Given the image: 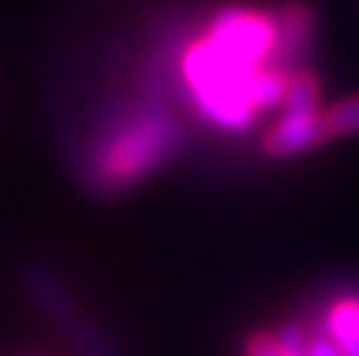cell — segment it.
<instances>
[{
  "label": "cell",
  "mask_w": 359,
  "mask_h": 356,
  "mask_svg": "<svg viewBox=\"0 0 359 356\" xmlns=\"http://www.w3.org/2000/svg\"><path fill=\"white\" fill-rule=\"evenodd\" d=\"M186 130L164 101L139 98L101 126L88 149V186L95 193L117 196L142 183L158 167L183 151Z\"/></svg>",
  "instance_id": "obj_1"
},
{
  "label": "cell",
  "mask_w": 359,
  "mask_h": 356,
  "mask_svg": "<svg viewBox=\"0 0 359 356\" xmlns=\"http://www.w3.org/2000/svg\"><path fill=\"white\" fill-rule=\"evenodd\" d=\"M22 287H25V294L32 296V303L67 334L69 344L82 356H123L120 347L114 344L92 319H86V313L76 306L69 290L63 287L60 278H57L48 265H41V262L25 265Z\"/></svg>",
  "instance_id": "obj_2"
},
{
  "label": "cell",
  "mask_w": 359,
  "mask_h": 356,
  "mask_svg": "<svg viewBox=\"0 0 359 356\" xmlns=\"http://www.w3.org/2000/svg\"><path fill=\"white\" fill-rule=\"evenodd\" d=\"M202 38L224 54L227 60L259 69L271 60L274 41H278V22L274 13L252 10V6H221L205 25Z\"/></svg>",
  "instance_id": "obj_3"
},
{
  "label": "cell",
  "mask_w": 359,
  "mask_h": 356,
  "mask_svg": "<svg viewBox=\"0 0 359 356\" xmlns=\"http://www.w3.org/2000/svg\"><path fill=\"white\" fill-rule=\"evenodd\" d=\"M278 22V41H274V54H271V67L293 73L306 63L312 44H316V10L303 0H290L274 13Z\"/></svg>",
  "instance_id": "obj_4"
},
{
  "label": "cell",
  "mask_w": 359,
  "mask_h": 356,
  "mask_svg": "<svg viewBox=\"0 0 359 356\" xmlns=\"http://www.w3.org/2000/svg\"><path fill=\"white\" fill-rule=\"evenodd\" d=\"M322 142H328L322 111H284V117L262 139V151L268 158H293Z\"/></svg>",
  "instance_id": "obj_5"
},
{
  "label": "cell",
  "mask_w": 359,
  "mask_h": 356,
  "mask_svg": "<svg viewBox=\"0 0 359 356\" xmlns=\"http://www.w3.org/2000/svg\"><path fill=\"white\" fill-rule=\"evenodd\" d=\"M318 95H322V85H318V76L309 67H299L287 76V111H318Z\"/></svg>",
  "instance_id": "obj_6"
},
{
  "label": "cell",
  "mask_w": 359,
  "mask_h": 356,
  "mask_svg": "<svg viewBox=\"0 0 359 356\" xmlns=\"http://www.w3.org/2000/svg\"><path fill=\"white\" fill-rule=\"evenodd\" d=\"M322 120H325L328 139H344V136L359 132V95L341 101V104H334V107H328V111H322Z\"/></svg>",
  "instance_id": "obj_7"
},
{
  "label": "cell",
  "mask_w": 359,
  "mask_h": 356,
  "mask_svg": "<svg viewBox=\"0 0 359 356\" xmlns=\"http://www.w3.org/2000/svg\"><path fill=\"white\" fill-rule=\"evenodd\" d=\"M243 356H293V353L280 344V338L274 331H255L243 344Z\"/></svg>",
  "instance_id": "obj_8"
},
{
  "label": "cell",
  "mask_w": 359,
  "mask_h": 356,
  "mask_svg": "<svg viewBox=\"0 0 359 356\" xmlns=\"http://www.w3.org/2000/svg\"><path fill=\"white\" fill-rule=\"evenodd\" d=\"M306 356H341V350H337L334 341H331L328 334L322 331V328H316V331H309V344H306Z\"/></svg>",
  "instance_id": "obj_9"
}]
</instances>
